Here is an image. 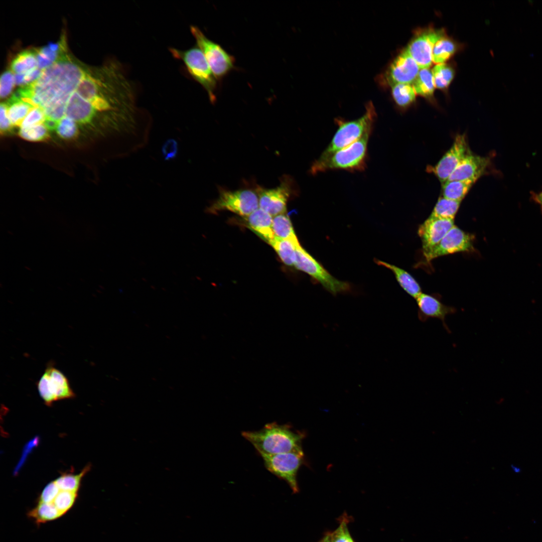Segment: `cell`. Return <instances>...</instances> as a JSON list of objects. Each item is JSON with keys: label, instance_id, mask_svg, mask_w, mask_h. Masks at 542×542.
<instances>
[{"label": "cell", "instance_id": "cell-37", "mask_svg": "<svg viewBox=\"0 0 542 542\" xmlns=\"http://www.w3.org/2000/svg\"><path fill=\"white\" fill-rule=\"evenodd\" d=\"M349 522L348 515L343 514L339 519L338 527L333 531H329L331 542H355L348 528Z\"/></svg>", "mask_w": 542, "mask_h": 542}, {"label": "cell", "instance_id": "cell-24", "mask_svg": "<svg viewBox=\"0 0 542 542\" xmlns=\"http://www.w3.org/2000/svg\"><path fill=\"white\" fill-rule=\"evenodd\" d=\"M6 104L8 116L13 126H20L28 113L35 107L30 103L14 95Z\"/></svg>", "mask_w": 542, "mask_h": 542}, {"label": "cell", "instance_id": "cell-29", "mask_svg": "<svg viewBox=\"0 0 542 542\" xmlns=\"http://www.w3.org/2000/svg\"><path fill=\"white\" fill-rule=\"evenodd\" d=\"M28 515L37 524L44 523L62 516L52 504L47 503H38L28 512Z\"/></svg>", "mask_w": 542, "mask_h": 542}, {"label": "cell", "instance_id": "cell-15", "mask_svg": "<svg viewBox=\"0 0 542 542\" xmlns=\"http://www.w3.org/2000/svg\"><path fill=\"white\" fill-rule=\"evenodd\" d=\"M420 70L417 62L403 50L390 64L382 80L391 86L399 83H413Z\"/></svg>", "mask_w": 542, "mask_h": 542}, {"label": "cell", "instance_id": "cell-7", "mask_svg": "<svg viewBox=\"0 0 542 542\" xmlns=\"http://www.w3.org/2000/svg\"><path fill=\"white\" fill-rule=\"evenodd\" d=\"M260 456L263 460L265 467L268 471L285 480L294 494L299 492L297 474L305 462L303 451Z\"/></svg>", "mask_w": 542, "mask_h": 542}, {"label": "cell", "instance_id": "cell-10", "mask_svg": "<svg viewBox=\"0 0 542 542\" xmlns=\"http://www.w3.org/2000/svg\"><path fill=\"white\" fill-rule=\"evenodd\" d=\"M37 386L41 397L47 405L75 396L67 377L52 363L48 364Z\"/></svg>", "mask_w": 542, "mask_h": 542}, {"label": "cell", "instance_id": "cell-12", "mask_svg": "<svg viewBox=\"0 0 542 542\" xmlns=\"http://www.w3.org/2000/svg\"><path fill=\"white\" fill-rule=\"evenodd\" d=\"M474 236L454 225L440 241L423 255L429 262L439 257L459 252L475 251Z\"/></svg>", "mask_w": 542, "mask_h": 542}, {"label": "cell", "instance_id": "cell-27", "mask_svg": "<svg viewBox=\"0 0 542 542\" xmlns=\"http://www.w3.org/2000/svg\"><path fill=\"white\" fill-rule=\"evenodd\" d=\"M273 230L277 238L299 241L290 218L285 214L273 217Z\"/></svg>", "mask_w": 542, "mask_h": 542}, {"label": "cell", "instance_id": "cell-25", "mask_svg": "<svg viewBox=\"0 0 542 542\" xmlns=\"http://www.w3.org/2000/svg\"><path fill=\"white\" fill-rule=\"evenodd\" d=\"M475 183L471 181H447L442 185V197L461 201Z\"/></svg>", "mask_w": 542, "mask_h": 542}, {"label": "cell", "instance_id": "cell-17", "mask_svg": "<svg viewBox=\"0 0 542 542\" xmlns=\"http://www.w3.org/2000/svg\"><path fill=\"white\" fill-rule=\"evenodd\" d=\"M491 165L489 157H481L470 152L458 165L448 180L471 181L475 183L489 172Z\"/></svg>", "mask_w": 542, "mask_h": 542}, {"label": "cell", "instance_id": "cell-18", "mask_svg": "<svg viewBox=\"0 0 542 542\" xmlns=\"http://www.w3.org/2000/svg\"><path fill=\"white\" fill-rule=\"evenodd\" d=\"M454 225V220L429 216L418 229L423 253L428 252L437 244Z\"/></svg>", "mask_w": 542, "mask_h": 542}, {"label": "cell", "instance_id": "cell-4", "mask_svg": "<svg viewBox=\"0 0 542 542\" xmlns=\"http://www.w3.org/2000/svg\"><path fill=\"white\" fill-rule=\"evenodd\" d=\"M365 112L358 119L346 120L341 118L335 119L338 128L320 159L325 158L353 143L360 139L369 128L373 127L376 113L373 103L366 104Z\"/></svg>", "mask_w": 542, "mask_h": 542}, {"label": "cell", "instance_id": "cell-40", "mask_svg": "<svg viewBox=\"0 0 542 542\" xmlns=\"http://www.w3.org/2000/svg\"><path fill=\"white\" fill-rule=\"evenodd\" d=\"M15 83V75L13 72L7 71L2 75L0 80V95L2 98L6 97L11 92Z\"/></svg>", "mask_w": 542, "mask_h": 542}, {"label": "cell", "instance_id": "cell-20", "mask_svg": "<svg viewBox=\"0 0 542 542\" xmlns=\"http://www.w3.org/2000/svg\"><path fill=\"white\" fill-rule=\"evenodd\" d=\"M95 110L89 102L75 91L67 103L65 115L77 122L87 123L92 120Z\"/></svg>", "mask_w": 542, "mask_h": 542}, {"label": "cell", "instance_id": "cell-38", "mask_svg": "<svg viewBox=\"0 0 542 542\" xmlns=\"http://www.w3.org/2000/svg\"><path fill=\"white\" fill-rule=\"evenodd\" d=\"M56 130L57 134L64 139H73L78 133L75 121L66 116L59 121Z\"/></svg>", "mask_w": 542, "mask_h": 542}, {"label": "cell", "instance_id": "cell-23", "mask_svg": "<svg viewBox=\"0 0 542 542\" xmlns=\"http://www.w3.org/2000/svg\"><path fill=\"white\" fill-rule=\"evenodd\" d=\"M275 250L282 261L288 266H294L296 248L299 241L294 242L287 239L275 238L269 243Z\"/></svg>", "mask_w": 542, "mask_h": 542}, {"label": "cell", "instance_id": "cell-11", "mask_svg": "<svg viewBox=\"0 0 542 542\" xmlns=\"http://www.w3.org/2000/svg\"><path fill=\"white\" fill-rule=\"evenodd\" d=\"M293 180L289 176L281 178L279 186L272 189L258 186L256 188L259 200V208L274 217L285 214L287 202L294 193Z\"/></svg>", "mask_w": 542, "mask_h": 542}, {"label": "cell", "instance_id": "cell-21", "mask_svg": "<svg viewBox=\"0 0 542 542\" xmlns=\"http://www.w3.org/2000/svg\"><path fill=\"white\" fill-rule=\"evenodd\" d=\"M247 224L259 237L269 243L275 238L273 230V218L270 214L258 208L246 217Z\"/></svg>", "mask_w": 542, "mask_h": 542}, {"label": "cell", "instance_id": "cell-41", "mask_svg": "<svg viewBox=\"0 0 542 542\" xmlns=\"http://www.w3.org/2000/svg\"><path fill=\"white\" fill-rule=\"evenodd\" d=\"M60 489L55 481L48 483L42 491L38 503H51L55 499Z\"/></svg>", "mask_w": 542, "mask_h": 542}, {"label": "cell", "instance_id": "cell-36", "mask_svg": "<svg viewBox=\"0 0 542 542\" xmlns=\"http://www.w3.org/2000/svg\"><path fill=\"white\" fill-rule=\"evenodd\" d=\"M48 130L44 123H42L29 127L21 128L19 134L25 140L40 142L49 139L50 136Z\"/></svg>", "mask_w": 542, "mask_h": 542}, {"label": "cell", "instance_id": "cell-47", "mask_svg": "<svg viewBox=\"0 0 542 542\" xmlns=\"http://www.w3.org/2000/svg\"><path fill=\"white\" fill-rule=\"evenodd\" d=\"M318 542H331L329 531L326 532Z\"/></svg>", "mask_w": 542, "mask_h": 542}, {"label": "cell", "instance_id": "cell-19", "mask_svg": "<svg viewBox=\"0 0 542 542\" xmlns=\"http://www.w3.org/2000/svg\"><path fill=\"white\" fill-rule=\"evenodd\" d=\"M101 82L85 73L78 85L75 91L83 99L89 102L98 111L108 110L110 107V101L101 91Z\"/></svg>", "mask_w": 542, "mask_h": 542}, {"label": "cell", "instance_id": "cell-30", "mask_svg": "<svg viewBox=\"0 0 542 542\" xmlns=\"http://www.w3.org/2000/svg\"><path fill=\"white\" fill-rule=\"evenodd\" d=\"M391 93L395 102L401 108L409 106L415 100L416 93L410 84H394L391 86Z\"/></svg>", "mask_w": 542, "mask_h": 542}, {"label": "cell", "instance_id": "cell-5", "mask_svg": "<svg viewBox=\"0 0 542 542\" xmlns=\"http://www.w3.org/2000/svg\"><path fill=\"white\" fill-rule=\"evenodd\" d=\"M174 57L183 61L189 73L206 90L210 100H216L217 79L201 50L197 46L186 50L170 49Z\"/></svg>", "mask_w": 542, "mask_h": 542}, {"label": "cell", "instance_id": "cell-33", "mask_svg": "<svg viewBox=\"0 0 542 542\" xmlns=\"http://www.w3.org/2000/svg\"><path fill=\"white\" fill-rule=\"evenodd\" d=\"M90 467L89 465L86 466L81 473L78 474L72 473L63 474L55 480V481L61 490L78 492L81 479L90 470Z\"/></svg>", "mask_w": 542, "mask_h": 542}, {"label": "cell", "instance_id": "cell-16", "mask_svg": "<svg viewBox=\"0 0 542 542\" xmlns=\"http://www.w3.org/2000/svg\"><path fill=\"white\" fill-rule=\"evenodd\" d=\"M416 300L418 309V316L421 322H425L431 318L439 319L446 331L450 332L446 318L448 315L456 312L455 307L443 304L438 295L422 293Z\"/></svg>", "mask_w": 542, "mask_h": 542}, {"label": "cell", "instance_id": "cell-2", "mask_svg": "<svg viewBox=\"0 0 542 542\" xmlns=\"http://www.w3.org/2000/svg\"><path fill=\"white\" fill-rule=\"evenodd\" d=\"M242 436L249 441L260 455L302 452L304 433L295 431L289 424L267 423L254 431H243Z\"/></svg>", "mask_w": 542, "mask_h": 542}, {"label": "cell", "instance_id": "cell-3", "mask_svg": "<svg viewBox=\"0 0 542 542\" xmlns=\"http://www.w3.org/2000/svg\"><path fill=\"white\" fill-rule=\"evenodd\" d=\"M373 127L369 128L358 140L329 156L318 158L313 164L310 172L316 174L331 170L361 171L365 168L367 146Z\"/></svg>", "mask_w": 542, "mask_h": 542}, {"label": "cell", "instance_id": "cell-46", "mask_svg": "<svg viewBox=\"0 0 542 542\" xmlns=\"http://www.w3.org/2000/svg\"><path fill=\"white\" fill-rule=\"evenodd\" d=\"M58 122V121L46 117L44 122V124L45 125V126L48 129L50 130H54L56 129Z\"/></svg>", "mask_w": 542, "mask_h": 542}, {"label": "cell", "instance_id": "cell-44", "mask_svg": "<svg viewBox=\"0 0 542 542\" xmlns=\"http://www.w3.org/2000/svg\"><path fill=\"white\" fill-rule=\"evenodd\" d=\"M43 70L37 68L24 74V83H32L38 80L41 76Z\"/></svg>", "mask_w": 542, "mask_h": 542}, {"label": "cell", "instance_id": "cell-42", "mask_svg": "<svg viewBox=\"0 0 542 542\" xmlns=\"http://www.w3.org/2000/svg\"><path fill=\"white\" fill-rule=\"evenodd\" d=\"M178 145L173 139L166 141L162 146V152L166 161L174 159L177 155Z\"/></svg>", "mask_w": 542, "mask_h": 542}, {"label": "cell", "instance_id": "cell-35", "mask_svg": "<svg viewBox=\"0 0 542 542\" xmlns=\"http://www.w3.org/2000/svg\"><path fill=\"white\" fill-rule=\"evenodd\" d=\"M77 497V492L60 490L51 504L62 516L74 505Z\"/></svg>", "mask_w": 542, "mask_h": 542}, {"label": "cell", "instance_id": "cell-14", "mask_svg": "<svg viewBox=\"0 0 542 542\" xmlns=\"http://www.w3.org/2000/svg\"><path fill=\"white\" fill-rule=\"evenodd\" d=\"M470 152L465 135L458 134L450 149L430 170L443 184L448 180L458 165Z\"/></svg>", "mask_w": 542, "mask_h": 542}, {"label": "cell", "instance_id": "cell-31", "mask_svg": "<svg viewBox=\"0 0 542 542\" xmlns=\"http://www.w3.org/2000/svg\"><path fill=\"white\" fill-rule=\"evenodd\" d=\"M456 46L453 41L444 35L435 43L433 50V61L442 64L455 53Z\"/></svg>", "mask_w": 542, "mask_h": 542}, {"label": "cell", "instance_id": "cell-1", "mask_svg": "<svg viewBox=\"0 0 542 542\" xmlns=\"http://www.w3.org/2000/svg\"><path fill=\"white\" fill-rule=\"evenodd\" d=\"M77 65L63 58L43 70L40 77L19 89L20 97L44 112L67 103L85 74Z\"/></svg>", "mask_w": 542, "mask_h": 542}, {"label": "cell", "instance_id": "cell-39", "mask_svg": "<svg viewBox=\"0 0 542 542\" xmlns=\"http://www.w3.org/2000/svg\"><path fill=\"white\" fill-rule=\"evenodd\" d=\"M46 118V114L43 109L40 107H35L25 117L20 127L26 128L44 123Z\"/></svg>", "mask_w": 542, "mask_h": 542}, {"label": "cell", "instance_id": "cell-22", "mask_svg": "<svg viewBox=\"0 0 542 542\" xmlns=\"http://www.w3.org/2000/svg\"><path fill=\"white\" fill-rule=\"evenodd\" d=\"M376 262L379 265L384 266L392 272L399 285L409 295L415 299L422 293V289L416 280L403 269L380 260Z\"/></svg>", "mask_w": 542, "mask_h": 542}, {"label": "cell", "instance_id": "cell-48", "mask_svg": "<svg viewBox=\"0 0 542 542\" xmlns=\"http://www.w3.org/2000/svg\"><path fill=\"white\" fill-rule=\"evenodd\" d=\"M511 467L515 473H519L520 472V469L514 465H511Z\"/></svg>", "mask_w": 542, "mask_h": 542}, {"label": "cell", "instance_id": "cell-28", "mask_svg": "<svg viewBox=\"0 0 542 542\" xmlns=\"http://www.w3.org/2000/svg\"><path fill=\"white\" fill-rule=\"evenodd\" d=\"M461 201L440 197L429 216L454 220Z\"/></svg>", "mask_w": 542, "mask_h": 542}, {"label": "cell", "instance_id": "cell-8", "mask_svg": "<svg viewBox=\"0 0 542 542\" xmlns=\"http://www.w3.org/2000/svg\"><path fill=\"white\" fill-rule=\"evenodd\" d=\"M190 30L197 47L203 53L216 79L223 78L234 67L233 56L220 45L208 39L197 27L192 26Z\"/></svg>", "mask_w": 542, "mask_h": 542}, {"label": "cell", "instance_id": "cell-6", "mask_svg": "<svg viewBox=\"0 0 542 542\" xmlns=\"http://www.w3.org/2000/svg\"><path fill=\"white\" fill-rule=\"evenodd\" d=\"M217 199L207 209L209 213L215 214L228 210L240 216L247 217L259 208V200L256 190L241 189L231 191L220 187Z\"/></svg>", "mask_w": 542, "mask_h": 542}, {"label": "cell", "instance_id": "cell-13", "mask_svg": "<svg viewBox=\"0 0 542 542\" xmlns=\"http://www.w3.org/2000/svg\"><path fill=\"white\" fill-rule=\"evenodd\" d=\"M444 35L442 30L428 29L417 34L404 50L420 69L429 68L433 61L435 43Z\"/></svg>", "mask_w": 542, "mask_h": 542}, {"label": "cell", "instance_id": "cell-26", "mask_svg": "<svg viewBox=\"0 0 542 542\" xmlns=\"http://www.w3.org/2000/svg\"><path fill=\"white\" fill-rule=\"evenodd\" d=\"M412 86L416 93L426 98L433 97L435 83L432 71L429 68L420 69Z\"/></svg>", "mask_w": 542, "mask_h": 542}, {"label": "cell", "instance_id": "cell-43", "mask_svg": "<svg viewBox=\"0 0 542 542\" xmlns=\"http://www.w3.org/2000/svg\"><path fill=\"white\" fill-rule=\"evenodd\" d=\"M0 110L1 132V133H5L12 129L13 125L8 116L7 104L5 103H1Z\"/></svg>", "mask_w": 542, "mask_h": 542}, {"label": "cell", "instance_id": "cell-9", "mask_svg": "<svg viewBox=\"0 0 542 542\" xmlns=\"http://www.w3.org/2000/svg\"><path fill=\"white\" fill-rule=\"evenodd\" d=\"M294 266L308 274L333 295L348 292L349 284L333 277L300 244L296 248Z\"/></svg>", "mask_w": 542, "mask_h": 542}, {"label": "cell", "instance_id": "cell-32", "mask_svg": "<svg viewBox=\"0 0 542 542\" xmlns=\"http://www.w3.org/2000/svg\"><path fill=\"white\" fill-rule=\"evenodd\" d=\"M38 68L35 53L25 51L19 54L13 60L11 69L17 74H26Z\"/></svg>", "mask_w": 542, "mask_h": 542}, {"label": "cell", "instance_id": "cell-45", "mask_svg": "<svg viewBox=\"0 0 542 542\" xmlns=\"http://www.w3.org/2000/svg\"><path fill=\"white\" fill-rule=\"evenodd\" d=\"M530 194V200L539 206L542 212V189L537 192L531 191Z\"/></svg>", "mask_w": 542, "mask_h": 542}, {"label": "cell", "instance_id": "cell-34", "mask_svg": "<svg viewBox=\"0 0 542 542\" xmlns=\"http://www.w3.org/2000/svg\"><path fill=\"white\" fill-rule=\"evenodd\" d=\"M435 86L437 88H446L454 76V71L452 67L446 64H439L434 66L432 70Z\"/></svg>", "mask_w": 542, "mask_h": 542}]
</instances>
